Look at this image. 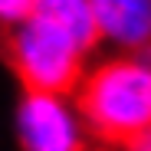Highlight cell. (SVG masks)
I'll return each instance as SVG.
<instances>
[{
	"instance_id": "cell-1",
	"label": "cell",
	"mask_w": 151,
	"mask_h": 151,
	"mask_svg": "<svg viewBox=\"0 0 151 151\" xmlns=\"http://www.w3.org/2000/svg\"><path fill=\"white\" fill-rule=\"evenodd\" d=\"M72 99L92 141L105 148L122 151L151 132V66L141 56L109 53L95 59Z\"/></svg>"
},
{
	"instance_id": "cell-2",
	"label": "cell",
	"mask_w": 151,
	"mask_h": 151,
	"mask_svg": "<svg viewBox=\"0 0 151 151\" xmlns=\"http://www.w3.org/2000/svg\"><path fill=\"white\" fill-rule=\"evenodd\" d=\"M4 56L23 92L76 95L89 72V56L36 17L4 36Z\"/></svg>"
},
{
	"instance_id": "cell-3",
	"label": "cell",
	"mask_w": 151,
	"mask_h": 151,
	"mask_svg": "<svg viewBox=\"0 0 151 151\" xmlns=\"http://www.w3.org/2000/svg\"><path fill=\"white\" fill-rule=\"evenodd\" d=\"M20 151H92L89 125L72 95L23 92L13 109Z\"/></svg>"
},
{
	"instance_id": "cell-4",
	"label": "cell",
	"mask_w": 151,
	"mask_h": 151,
	"mask_svg": "<svg viewBox=\"0 0 151 151\" xmlns=\"http://www.w3.org/2000/svg\"><path fill=\"white\" fill-rule=\"evenodd\" d=\"M102 46L112 53H141L151 46V0H92Z\"/></svg>"
},
{
	"instance_id": "cell-5",
	"label": "cell",
	"mask_w": 151,
	"mask_h": 151,
	"mask_svg": "<svg viewBox=\"0 0 151 151\" xmlns=\"http://www.w3.org/2000/svg\"><path fill=\"white\" fill-rule=\"evenodd\" d=\"M33 17L43 20L46 27L59 30L63 36H69L86 56H92L95 49L102 46L92 0H36L33 4Z\"/></svg>"
},
{
	"instance_id": "cell-6",
	"label": "cell",
	"mask_w": 151,
	"mask_h": 151,
	"mask_svg": "<svg viewBox=\"0 0 151 151\" xmlns=\"http://www.w3.org/2000/svg\"><path fill=\"white\" fill-rule=\"evenodd\" d=\"M33 4L36 0H0V33H13L17 27H23L33 17Z\"/></svg>"
},
{
	"instance_id": "cell-7",
	"label": "cell",
	"mask_w": 151,
	"mask_h": 151,
	"mask_svg": "<svg viewBox=\"0 0 151 151\" xmlns=\"http://www.w3.org/2000/svg\"><path fill=\"white\" fill-rule=\"evenodd\" d=\"M122 151H151V132H145V135H138L128 148H122Z\"/></svg>"
},
{
	"instance_id": "cell-8",
	"label": "cell",
	"mask_w": 151,
	"mask_h": 151,
	"mask_svg": "<svg viewBox=\"0 0 151 151\" xmlns=\"http://www.w3.org/2000/svg\"><path fill=\"white\" fill-rule=\"evenodd\" d=\"M135 56H141V59H145V63L151 66V46H148V49H141V53H135Z\"/></svg>"
}]
</instances>
